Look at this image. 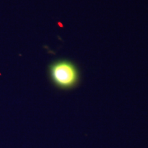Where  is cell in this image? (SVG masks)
Segmentation results:
<instances>
[{"mask_svg":"<svg viewBox=\"0 0 148 148\" xmlns=\"http://www.w3.org/2000/svg\"><path fill=\"white\" fill-rule=\"evenodd\" d=\"M49 75L51 81L60 89H70L79 82V74L75 64L67 60L53 61L49 66Z\"/></svg>","mask_w":148,"mask_h":148,"instance_id":"1","label":"cell"}]
</instances>
